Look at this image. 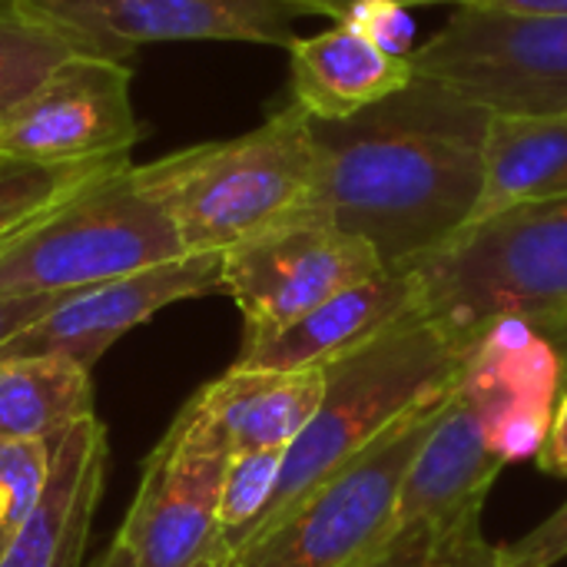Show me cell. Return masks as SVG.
Here are the masks:
<instances>
[{
	"instance_id": "6da1fadb",
	"label": "cell",
	"mask_w": 567,
	"mask_h": 567,
	"mask_svg": "<svg viewBox=\"0 0 567 567\" xmlns=\"http://www.w3.org/2000/svg\"><path fill=\"white\" fill-rule=\"evenodd\" d=\"M485 126V110L422 80L349 120H312L316 176L292 216L365 239L385 269L409 266L468 226Z\"/></svg>"
},
{
	"instance_id": "7a4b0ae2",
	"label": "cell",
	"mask_w": 567,
	"mask_h": 567,
	"mask_svg": "<svg viewBox=\"0 0 567 567\" xmlns=\"http://www.w3.org/2000/svg\"><path fill=\"white\" fill-rule=\"evenodd\" d=\"M468 346L442 322L415 312L369 346L322 365V402L302 435L286 449L279 488L252 535L282 518L399 419L452 395Z\"/></svg>"
},
{
	"instance_id": "3957f363",
	"label": "cell",
	"mask_w": 567,
	"mask_h": 567,
	"mask_svg": "<svg viewBox=\"0 0 567 567\" xmlns=\"http://www.w3.org/2000/svg\"><path fill=\"white\" fill-rule=\"evenodd\" d=\"M140 189L173 219L186 256L229 246L292 216L312 189L316 130L292 100L256 130L133 166Z\"/></svg>"
},
{
	"instance_id": "277c9868",
	"label": "cell",
	"mask_w": 567,
	"mask_h": 567,
	"mask_svg": "<svg viewBox=\"0 0 567 567\" xmlns=\"http://www.w3.org/2000/svg\"><path fill=\"white\" fill-rule=\"evenodd\" d=\"M409 269L422 286L419 312L458 339L518 316L567 362V196L472 223Z\"/></svg>"
},
{
	"instance_id": "5b68a950",
	"label": "cell",
	"mask_w": 567,
	"mask_h": 567,
	"mask_svg": "<svg viewBox=\"0 0 567 567\" xmlns=\"http://www.w3.org/2000/svg\"><path fill=\"white\" fill-rule=\"evenodd\" d=\"M183 256L173 219L123 163L0 249V299L73 292Z\"/></svg>"
},
{
	"instance_id": "8992f818",
	"label": "cell",
	"mask_w": 567,
	"mask_h": 567,
	"mask_svg": "<svg viewBox=\"0 0 567 567\" xmlns=\"http://www.w3.org/2000/svg\"><path fill=\"white\" fill-rule=\"evenodd\" d=\"M449 399V395H445ZM429 402L332 472L282 518L239 545L219 567H365L382 548L409 465L442 402Z\"/></svg>"
},
{
	"instance_id": "52a82bcc",
	"label": "cell",
	"mask_w": 567,
	"mask_h": 567,
	"mask_svg": "<svg viewBox=\"0 0 567 567\" xmlns=\"http://www.w3.org/2000/svg\"><path fill=\"white\" fill-rule=\"evenodd\" d=\"M412 70L485 113H567V17L458 7L412 53Z\"/></svg>"
},
{
	"instance_id": "ba28073f",
	"label": "cell",
	"mask_w": 567,
	"mask_h": 567,
	"mask_svg": "<svg viewBox=\"0 0 567 567\" xmlns=\"http://www.w3.org/2000/svg\"><path fill=\"white\" fill-rule=\"evenodd\" d=\"M379 252L329 223L286 216L223 252V292L239 306L246 346H259L342 289L382 272Z\"/></svg>"
},
{
	"instance_id": "9c48e42d",
	"label": "cell",
	"mask_w": 567,
	"mask_h": 567,
	"mask_svg": "<svg viewBox=\"0 0 567 567\" xmlns=\"http://www.w3.org/2000/svg\"><path fill=\"white\" fill-rule=\"evenodd\" d=\"M229 445L189 399L150 452L140 492L116 542L136 567H199L219 538V495Z\"/></svg>"
},
{
	"instance_id": "30bf717a",
	"label": "cell",
	"mask_w": 567,
	"mask_h": 567,
	"mask_svg": "<svg viewBox=\"0 0 567 567\" xmlns=\"http://www.w3.org/2000/svg\"><path fill=\"white\" fill-rule=\"evenodd\" d=\"M130 80L126 60L66 56L0 120V159L56 166L130 156L140 140Z\"/></svg>"
},
{
	"instance_id": "8fae6325",
	"label": "cell",
	"mask_w": 567,
	"mask_h": 567,
	"mask_svg": "<svg viewBox=\"0 0 567 567\" xmlns=\"http://www.w3.org/2000/svg\"><path fill=\"white\" fill-rule=\"evenodd\" d=\"M13 7L83 53L126 60L140 43L233 40L289 50L296 7L279 0H13Z\"/></svg>"
},
{
	"instance_id": "7c38bea8",
	"label": "cell",
	"mask_w": 567,
	"mask_h": 567,
	"mask_svg": "<svg viewBox=\"0 0 567 567\" xmlns=\"http://www.w3.org/2000/svg\"><path fill=\"white\" fill-rule=\"evenodd\" d=\"M565 389L558 346L532 322L502 316L472 339L455 395L475 412L492 455L512 465L535 462Z\"/></svg>"
},
{
	"instance_id": "4fadbf2b",
	"label": "cell",
	"mask_w": 567,
	"mask_h": 567,
	"mask_svg": "<svg viewBox=\"0 0 567 567\" xmlns=\"http://www.w3.org/2000/svg\"><path fill=\"white\" fill-rule=\"evenodd\" d=\"M219 276H223V252H199L123 279L73 289L53 312H47L40 322L13 336L0 349V359L63 355L93 372L100 355L116 339L143 326L159 309L183 299L223 292Z\"/></svg>"
},
{
	"instance_id": "5bb4252c",
	"label": "cell",
	"mask_w": 567,
	"mask_h": 567,
	"mask_svg": "<svg viewBox=\"0 0 567 567\" xmlns=\"http://www.w3.org/2000/svg\"><path fill=\"white\" fill-rule=\"evenodd\" d=\"M498 472L502 462L485 445L475 412L452 392L405 472L385 542L415 532H442L482 515Z\"/></svg>"
},
{
	"instance_id": "9a60e30c",
	"label": "cell",
	"mask_w": 567,
	"mask_h": 567,
	"mask_svg": "<svg viewBox=\"0 0 567 567\" xmlns=\"http://www.w3.org/2000/svg\"><path fill=\"white\" fill-rule=\"evenodd\" d=\"M419 306H422L419 276L409 266L382 269L342 289L339 296H332L329 302H322L319 309H312L309 316H302L279 336L259 346H246L233 365L259 369V372L322 369L369 346L372 339H379L402 319L415 316Z\"/></svg>"
},
{
	"instance_id": "2e32d148",
	"label": "cell",
	"mask_w": 567,
	"mask_h": 567,
	"mask_svg": "<svg viewBox=\"0 0 567 567\" xmlns=\"http://www.w3.org/2000/svg\"><path fill=\"white\" fill-rule=\"evenodd\" d=\"M53 475L33 522L0 567H80L106 478V432L96 415L56 432Z\"/></svg>"
},
{
	"instance_id": "e0dca14e",
	"label": "cell",
	"mask_w": 567,
	"mask_h": 567,
	"mask_svg": "<svg viewBox=\"0 0 567 567\" xmlns=\"http://www.w3.org/2000/svg\"><path fill=\"white\" fill-rule=\"evenodd\" d=\"M412 80V56L379 50L342 20L316 37H296L289 47L292 103L322 123L349 120L375 103H385L409 90Z\"/></svg>"
},
{
	"instance_id": "ac0fdd59",
	"label": "cell",
	"mask_w": 567,
	"mask_h": 567,
	"mask_svg": "<svg viewBox=\"0 0 567 567\" xmlns=\"http://www.w3.org/2000/svg\"><path fill=\"white\" fill-rule=\"evenodd\" d=\"M326 392V369L259 372L229 369L193 395L229 452H286L312 422Z\"/></svg>"
},
{
	"instance_id": "d6986e66",
	"label": "cell",
	"mask_w": 567,
	"mask_h": 567,
	"mask_svg": "<svg viewBox=\"0 0 567 567\" xmlns=\"http://www.w3.org/2000/svg\"><path fill=\"white\" fill-rule=\"evenodd\" d=\"M567 196V113H488L482 193L468 219Z\"/></svg>"
},
{
	"instance_id": "ffe728a7",
	"label": "cell",
	"mask_w": 567,
	"mask_h": 567,
	"mask_svg": "<svg viewBox=\"0 0 567 567\" xmlns=\"http://www.w3.org/2000/svg\"><path fill=\"white\" fill-rule=\"evenodd\" d=\"M93 415V372L63 355L0 359V442L53 439Z\"/></svg>"
},
{
	"instance_id": "44dd1931",
	"label": "cell",
	"mask_w": 567,
	"mask_h": 567,
	"mask_svg": "<svg viewBox=\"0 0 567 567\" xmlns=\"http://www.w3.org/2000/svg\"><path fill=\"white\" fill-rule=\"evenodd\" d=\"M123 163H130V156L56 166L0 159V249Z\"/></svg>"
},
{
	"instance_id": "7402d4cb",
	"label": "cell",
	"mask_w": 567,
	"mask_h": 567,
	"mask_svg": "<svg viewBox=\"0 0 567 567\" xmlns=\"http://www.w3.org/2000/svg\"><path fill=\"white\" fill-rule=\"evenodd\" d=\"M83 53L60 30L0 3V120L66 56Z\"/></svg>"
},
{
	"instance_id": "603a6c76",
	"label": "cell",
	"mask_w": 567,
	"mask_h": 567,
	"mask_svg": "<svg viewBox=\"0 0 567 567\" xmlns=\"http://www.w3.org/2000/svg\"><path fill=\"white\" fill-rule=\"evenodd\" d=\"M282 455L286 452L266 449V452H236L229 458L223 495H219V538H216L219 561L233 555L269 512V502L282 475Z\"/></svg>"
},
{
	"instance_id": "cb8c5ba5",
	"label": "cell",
	"mask_w": 567,
	"mask_h": 567,
	"mask_svg": "<svg viewBox=\"0 0 567 567\" xmlns=\"http://www.w3.org/2000/svg\"><path fill=\"white\" fill-rule=\"evenodd\" d=\"M53 475L50 439L0 442V561L40 512Z\"/></svg>"
},
{
	"instance_id": "d4e9b609",
	"label": "cell",
	"mask_w": 567,
	"mask_h": 567,
	"mask_svg": "<svg viewBox=\"0 0 567 567\" xmlns=\"http://www.w3.org/2000/svg\"><path fill=\"white\" fill-rule=\"evenodd\" d=\"M365 567H512L502 545L482 535V515L465 518L442 532L399 535L379 548Z\"/></svg>"
},
{
	"instance_id": "484cf974",
	"label": "cell",
	"mask_w": 567,
	"mask_h": 567,
	"mask_svg": "<svg viewBox=\"0 0 567 567\" xmlns=\"http://www.w3.org/2000/svg\"><path fill=\"white\" fill-rule=\"evenodd\" d=\"M339 20L392 56H412L419 50L415 43L419 27L412 17V7L399 0H359Z\"/></svg>"
},
{
	"instance_id": "4316f807",
	"label": "cell",
	"mask_w": 567,
	"mask_h": 567,
	"mask_svg": "<svg viewBox=\"0 0 567 567\" xmlns=\"http://www.w3.org/2000/svg\"><path fill=\"white\" fill-rule=\"evenodd\" d=\"M512 567H555L567 558V502L525 538L502 545Z\"/></svg>"
},
{
	"instance_id": "83f0119b",
	"label": "cell",
	"mask_w": 567,
	"mask_h": 567,
	"mask_svg": "<svg viewBox=\"0 0 567 567\" xmlns=\"http://www.w3.org/2000/svg\"><path fill=\"white\" fill-rule=\"evenodd\" d=\"M63 299H66V292L0 299V349H3L13 336H20V332H23V329H30L33 322H40L47 312H53Z\"/></svg>"
},
{
	"instance_id": "f1b7e54d",
	"label": "cell",
	"mask_w": 567,
	"mask_h": 567,
	"mask_svg": "<svg viewBox=\"0 0 567 567\" xmlns=\"http://www.w3.org/2000/svg\"><path fill=\"white\" fill-rule=\"evenodd\" d=\"M535 465L542 472L555 475V478H567V389L565 395L558 399V409H555L548 439H545L542 452L535 455Z\"/></svg>"
},
{
	"instance_id": "f546056e",
	"label": "cell",
	"mask_w": 567,
	"mask_h": 567,
	"mask_svg": "<svg viewBox=\"0 0 567 567\" xmlns=\"http://www.w3.org/2000/svg\"><path fill=\"white\" fill-rule=\"evenodd\" d=\"M468 7L508 17H567V0H468Z\"/></svg>"
},
{
	"instance_id": "4dcf8cb0",
	"label": "cell",
	"mask_w": 567,
	"mask_h": 567,
	"mask_svg": "<svg viewBox=\"0 0 567 567\" xmlns=\"http://www.w3.org/2000/svg\"><path fill=\"white\" fill-rule=\"evenodd\" d=\"M279 3H289L299 13H326V17L339 20L359 0H279ZM399 3H405V7H422V3H458V7H468V0H399Z\"/></svg>"
},
{
	"instance_id": "1f68e13d",
	"label": "cell",
	"mask_w": 567,
	"mask_h": 567,
	"mask_svg": "<svg viewBox=\"0 0 567 567\" xmlns=\"http://www.w3.org/2000/svg\"><path fill=\"white\" fill-rule=\"evenodd\" d=\"M93 567H136V565H133V555L126 551V545L113 538V545L106 548V555H103V558H100Z\"/></svg>"
},
{
	"instance_id": "d6a6232c",
	"label": "cell",
	"mask_w": 567,
	"mask_h": 567,
	"mask_svg": "<svg viewBox=\"0 0 567 567\" xmlns=\"http://www.w3.org/2000/svg\"><path fill=\"white\" fill-rule=\"evenodd\" d=\"M199 567H219V558H216V551H213V555H209V558H206V561H203Z\"/></svg>"
},
{
	"instance_id": "836d02e7",
	"label": "cell",
	"mask_w": 567,
	"mask_h": 567,
	"mask_svg": "<svg viewBox=\"0 0 567 567\" xmlns=\"http://www.w3.org/2000/svg\"><path fill=\"white\" fill-rule=\"evenodd\" d=\"M0 3H13V0H0Z\"/></svg>"
}]
</instances>
